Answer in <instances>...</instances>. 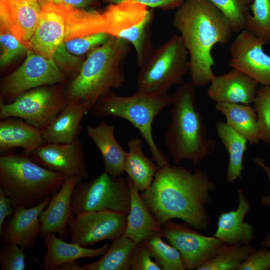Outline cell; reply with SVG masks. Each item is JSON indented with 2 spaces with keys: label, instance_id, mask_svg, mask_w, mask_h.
<instances>
[{
  "label": "cell",
  "instance_id": "cell-18",
  "mask_svg": "<svg viewBox=\"0 0 270 270\" xmlns=\"http://www.w3.org/2000/svg\"><path fill=\"white\" fill-rule=\"evenodd\" d=\"M82 179L77 176L66 177L60 188L54 194L46 210L40 216V236L58 234L64 240L69 232L68 226L72 217V198L74 189Z\"/></svg>",
  "mask_w": 270,
  "mask_h": 270
},
{
  "label": "cell",
  "instance_id": "cell-31",
  "mask_svg": "<svg viewBox=\"0 0 270 270\" xmlns=\"http://www.w3.org/2000/svg\"><path fill=\"white\" fill-rule=\"evenodd\" d=\"M249 244H226L216 256L198 270H238L242 263L254 250Z\"/></svg>",
  "mask_w": 270,
  "mask_h": 270
},
{
  "label": "cell",
  "instance_id": "cell-26",
  "mask_svg": "<svg viewBox=\"0 0 270 270\" xmlns=\"http://www.w3.org/2000/svg\"><path fill=\"white\" fill-rule=\"evenodd\" d=\"M43 238L46 253L42 268L46 270H54L62 264L78 260L80 258L102 256L110 246L108 244H106L98 248H89L75 243L66 242L54 234H48Z\"/></svg>",
  "mask_w": 270,
  "mask_h": 270
},
{
  "label": "cell",
  "instance_id": "cell-38",
  "mask_svg": "<svg viewBox=\"0 0 270 270\" xmlns=\"http://www.w3.org/2000/svg\"><path fill=\"white\" fill-rule=\"evenodd\" d=\"M8 244L0 252V267L2 270H24L25 250L15 244Z\"/></svg>",
  "mask_w": 270,
  "mask_h": 270
},
{
  "label": "cell",
  "instance_id": "cell-7",
  "mask_svg": "<svg viewBox=\"0 0 270 270\" xmlns=\"http://www.w3.org/2000/svg\"><path fill=\"white\" fill-rule=\"evenodd\" d=\"M137 91L150 93L168 92L180 84L190 71L188 52L180 35L174 34L152 53L140 67Z\"/></svg>",
  "mask_w": 270,
  "mask_h": 270
},
{
  "label": "cell",
  "instance_id": "cell-39",
  "mask_svg": "<svg viewBox=\"0 0 270 270\" xmlns=\"http://www.w3.org/2000/svg\"><path fill=\"white\" fill-rule=\"evenodd\" d=\"M132 270H162L154 261L144 242L136 244L131 259Z\"/></svg>",
  "mask_w": 270,
  "mask_h": 270
},
{
  "label": "cell",
  "instance_id": "cell-22",
  "mask_svg": "<svg viewBox=\"0 0 270 270\" xmlns=\"http://www.w3.org/2000/svg\"><path fill=\"white\" fill-rule=\"evenodd\" d=\"M238 204L235 210L222 212L218 220L214 236L228 244H249L254 238V230L244 222L250 208V203L242 190L238 192Z\"/></svg>",
  "mask_w": 270,
  "mask_h": 270
},
{
  "label": "cell",
  "instance_id": "cell-34",
  "mask_svg": "<svg viewBox=\"0 0 270 270\" xmlns=\"http://www.w3.org/2000/svg\"><path fill=\"white\" fill-rule=\"evenodd\" d=\"M228 18L234 32L246 28V20L253 0H208Z\"/></svg>",
  "mask_w": 270,
  "mask_h": 270
},
{
  "label": "cell",
  "instance_id": "cell-12",
  "mask_svg": "<svg viewBox=\"0 0 270 270\" xmlns=\"http://www.w3.org/2000/svg\"><path fill=\"white\" fill-rule=\"evenodd\" d=\"M187 224L172 220L162 227L160 236L180 252L186 269H196L216 256L226 244L214 236L202 235Z\"/></svg>",
  "mask_w": 270,
  "mask_h": 270
},
{
  "label": "cell",
  "instance_id": "cell-23",
  "mask_svg": "<svg viewBox=\"0 0 270 270\" xmlns=\"http://www.w3.org/2000/svg\"><path fill=\"white\" fill-rule=\"evenodd\" d=\"M126 179L130 192L131 202L126 228L122 237L128 238L137 244L160 234L162 226L146 206L132 181L128 177Z\"/></svg>",
  "mask_w": 270,
  "mask_h": 270
},
{
  "label": "cell",
  "instance_id": "cell-11",
  "mask_svg": "<svg viewBox=\"0 0 270 270\" xmlns=\"http://www.w3.org/2000/svg\"><path fill=\"white\" fill-rule=\"evenodd\" d=\"M66 80V76L52 58L28 50L22 64L2 80L0 104L10 103L32 89L64 84Z\"/></svg>",
  "mask_w": 270,
  "mask_h": 270
},
{
  "label": "cell",
  "instance_id": "cell-28",
  "mask_svg": "<svg viewBox=\"0 0 270 270\" xmlns=\"http://www.w3.org/2000/svg\"><path fill=\"white\" fill-rule=\"evenodd\" d=\"M215 108L226 118V123L244 136L250 145L260 141L257 114L250 104L216 102Z\"/></svg>",
  "mask_w": 270,
  "mask_h": 270
},
{
  "label": "cell",
  "instance_id": "cell-43",
  "mask_svg": "<svg viewBox=\"0 0 270 270\" xmlns=\"http://www.w3.org/2000/svg\"><path fill=\"white\" fill-rule=\"evenodd\" d=\"M14 208L11 199L0 187V230L5 220L13 214Z\"/></svg>",
  "mask_w": 270,
  "mask_h": 270
},
{
  "label": "cell",
  "instance_id": "cell-3",
  "mask_svg": "<svg viewBox=\"0 0 270 270\" xmlns=\"http://www.w3.org/2000/svg\"><path fill=\"white\" fill-rule=\"evenodd\" d=\"M192 82L181 84L172 94V120L165 135V144L174 164L184 160L196 166L214 150L216 142L207 137V130L195 102Z\"/></svg>",
  "mask_w": 270,
  "mask_h": 270
},
{
  "label": "cell",
  "instance_id": "cell-36",
  "mask_svg": "<svg viewBox=\"0 0 270 270\" xmlns=\"http://www.w3.org/2000/svg\"><path fill=\"white\" fill-rule=\"evenodd\" d=\"M0 43L1 68L9 64L16 58L27 54V46L6 29L0 28Z\"/></svg>",
  "mask_w": 270,
  "mask_h": 270
},
{
  "label": "cell",
  "instance_id": "cell-20",
  "mask_svg": "<svg viewBox=\"0 0 270 270\" xmlns=\"http://www.w3.org/2000/svg\"><path fill=\"white\" fill-rule=\"evenodd\" d=\"M207 93L216 102L250 104L255 99L259 83L241 70L232 68L216 76Z\"/></svg>",
  "mask_w": 270,
  "mask_h": 270
},
{
  "label": "cell",
  "instance_id": "cell-24",
  "mask_svg": "<svg viewBox=\"0 0 270 270\" xmlns=\"http://www.w3.org/2000/svg\"><path fill=\"white\" fill-rule=\"evenodd\" d=\"M44 142L41 131L24 120L15 117L0 120V154L18 147L23 148L22 152L28 156Z\"/></svg>",
  "mask_w": 270,
  "mask_h": 270
},
{
  "label": "cell",
  "instance_id": "cell-17",
  "mask_svg": "<svg viewBox=\"0 0 270 270\" xmlns=\"http://www.w3.org/2000/svg\"><path fill=\"white\" fill-rule=\"evenodd\" d=\"M44 2L0 0V28L10 32L27 46L38 24Z\"/></svg>",
  "mask_w": 270,
  "mask_h": 270
},
{
  "label": "cell",
  "instance_id": "cell-45",
  "mask_svg": "<svg viewBox=\"0 0 270 270\" xmlns=\"http://www.w3.org/2000/svg\"><path fill=\"white\" fill-rule=\"evenodd\" d=\"M254 161L256 166H260L266 172L270 181V167L264 164V160L262 158H256L254 159ZM260 202L262 205L270 207V194L268 196L264 197Z\"/></svg>",
  "mask_w": 270,
  "mask_h": 270
},
{
  "label": "cell",
  "instance_id": "cell-25",
  "mask_svg": "<svg viewBox=\"0 0 270 270\" xmlns=\"http://www.w3.org/2000/svg\"><path fill=\"white\" fill-rule=\"evenodd\" d=\"M114 130V125L102 121L96 126H88L86 132L101 153L105 172L112 176H118L124 172L128 152L116 140Z\"/></svg>",
  "mask_w": 270,
  "mask_h": 270
},
{
  "label": "cell",
  "instance_id": "cell-6",
  "mask_svg": "<svg viewBox=\"0 0 270 270\" xmlns=\"http://www.w3.org/2000/svg\"><path fill=\"white\" fill-rule=\"evenodd\" d=\"M172 98V94L168 92L150 94L136 91L130 96L110 92L99 98L90 112L94 116H115L130 122L148 144L152 160L158 168H163L170 164L154 140L152 124L155 118L170 104Z\"/></svg>",
  "mask_w": 270,
  "mask_h": 270
},
{
  "label": "cell",
  "instance_id": "cell-16",
  "mask_svg": "<svg viewBox=\"0 0 270 270\" xmlns=\"http://www.w3.org/2000/svg\"><path fill=\"white\" fill-rule=\"evenodd\" d=\"M268 44L244 29L230 47V66L244 72L264 86H270V56L263 50Z\"/></svg>",
  "mask_w": 270,
  "mask_h": 270
},
{
  "label": "cell",
  "instance_id": "cell-9",
  "mask_svg": "<svg viewBox=\"0 0 270 270\" xmlns=\"http://www.w3.org/2000/svg\"><path fill=\"white\" fill-rule=\"evenodd\" d=\"M130 202L126 179L104 171L94 178L77 184L72 198V217L82 212L98 211L128 215Z\"/></svg>",
  "mask_w": 270,
  "mask_h": 270
},
{
  "label": "cell",
  "instance_id": "cell-1",
  "mask_svg": "<svg viewBox=\"0 0 270 270\" xmlns=\"http://www.w3.org/2000/svg\"><path fill=\"white\" fill-rule=\"evenodd\" d=\"M214 188L206 172L170 165L158 168L150 187L140 195L162 226L168 220L179 218L202 230L208 228L206 206Z\"/></svg>",
  "mask_w": 270,
  "mask_h": 270
},
{
  "label": "cell",
  "instance_id": "cell-40",
  "mask_svg": "<svg viewBox=\"0 0 270 270\" xmlns=\"http://www.w3.org/2000/svg\"><path fill=\"white\" fill-rule=\"evenodd\" d=\"M52 58L58 66L62 67L68 72H80L84 62L70 53L64 43L61 44L54 52Z\"/></svg>",
  "mask_w": 270,
  "mask_h": 270
},
{
  "label": "cell",
  "instance_id": "cell-13",
  "mask_svg": "<svg viewBox=\"0 0 270 270\" xmlns=\"http://www.w3.org/2000/svg\"><path fill=\"white\" fill-rule=\"evenodd\" d=\"M127 215L108 211L85 212L72 218L68 223L70 242L88 247L96 243L122 237Z\"/></svg>",
  "mask_w": 270,
  "mask_h": 270
},
{
  "label": "cell",
  "instance_id": "cell-35",
  "mask_svg": "<svg viewBox=\"0 0 270 270\" xmlns=\"http://www.w3.org/2000/svg\"><path fill=\"white\" fill-rule=\"evenodd\" d=\"M254 103L260 140L270 144V86H262L258 88Z\"/></svg>",
  "mask_w": 270,
  "mask_h": 270
},
{
  "label": "cell",
  "instance_id": "cell-4",
  "mask_svg": "<svg viewBox=\"0 0 270 270\" xmlns=\"http://www.w3.org/2000/svg\"><path fill=\"white\" fill-rule=\"evenodd\" d=\"M130 44L110 36L89 52L77 76L66 90L67 102L80 101L92 106L112 88H120L126 80L124 64Z\"/></svg>",
  "mask_w": 270,
  "mask_h": 270
},
{
  "label": "cell",
  "instance_id": "cell-14",
  "mask_svg": "<svg viewBox=\"0 0 270 270\" xmlns=\"http://www.w3.org/2000/svg\"><path fill=\"white\" fill-rule=\"evenodd\" d=\"M28 156L39 165L66 177L89 178L84 146L78 136L70 143L44 142Z\"/></svg>",
  "mask_w": 270,
  "mask_h": 270
},
{
  "label": "cell",
  "instance_id": "cell-8",
  "mask_svg": "<svg viewBox=\"0 0 270 270\" xmlns=\"http://www.w3.org/2000/svg\"><path fill=\"white\" fill-rule=\"evenodd\" d=\"M106 32L131 44L141 67L152 51L150 28L153 18L150 8L132 0L111 3L102 12Z\"/></svg>",
  "mask_w": 270,
  "mask_h": 270
},
{
  "label": "cell",
  "instance_id": "cell-21",
  "mask_svg": "<svg viewBox=\"0 0 270 270\" xmlns=\"http://www.w3.org/2000/svg\"><path fill=\"white\" fill-rule=\"evenodd\" d=\"M92 104L80 101L68 102L64 108L41 131L46 142L70 143L78 136L80 122Z\"/></svg>",
  "mask_w": 270,
  "mask_h": 270
},
{
  "label": "cell",
  "instance_id": "cell-33",
  "mask_svg": "<svg viewBox=\"0 0 270 270\" xmlns=\"http://www.w3.org/2000/svg\"><path fill=\"white\" fill-rule=\"evenodd\" d=\"M250 10L252 14L246 16L245 29L270 42V0H253Z\"/></svg>",
  "mask_w": 270,
  "mask_h": 270
},
{
  "label": "cell",
  "instance_id": "cell-42",
  "mask_svg": "<svg viewBox=\"0 0 270 270\" xmlns=\"http://www.w3.org/2000/svg\"><path fill=\"white\" fill-rule=\"evenodd\" d=\"M124 0H108L111 3H118ZM150 8H156L162 10L178 8L185 0H132Z\"/></svg>",
  "mask_w": 270,
  "mask_h": 270
},
{
  "label": "cell",
  "instance_id": "cell-10",
  "mask_svg": "<svg viewBox=\"0 0 270 270\" xmlns=\"http://www.w3.org/2000/svg\"><path fill=\"white\" fill-rule=\"evenodd\" d=\"M52 85L39 86L19 96L9 104H0V118L15 117L24 120L42 131L62 111L67 103L66 91Z\"/></svg>",
  "mask_w": 270,
  "mask_h": 270
},
{
  "label": "cell",
  "instance_id": "cell-48",
  "mask_svg": "<svg viewBox=\"0 0 270 270\" xmlns=\"http://www.w3.org/2000/svg\"></svg>",
  "mask_w": 270,
  "mask_h": 270
},
{
  "label": "cell",
  "instance_id": "cell-15",
  "mask_svg": "<svg viewBox=\"0 0 270 270\" xmlns=\"http://www.w3.org/2000/svg\"><path fill=\"white\" fill-rule=\"evenodd\" d=\"M72 8L44 1L28 49L52 58L57 48L66 40Z\"/></svg>",
  "mask_w": 270,
  "mask_h": 270
},
{
  "label": "cell",
  "instance_id": "cell-5",
  "mask_svg": "<svg viewBox=\"0 0 270 270\" xmlns=\"http://www.w3.org/2000/svg\"><path fill=\"white\" fill-rule=\"evenodd\" d=\"M66 178L36 163L23 152L0 154V187L14 208L38 205L57 192Z\"/></svg>",
  "mask_w": 270,
  "mask_h": 270
},
{
  "label": "cell",
  "instance_id": "cell-41",
  "mask_svg": "<svg viewBox=\"0 0 270 270\" xmlns=\"http://www.w3.org/2000/svg\"><path fill=\"white\" fill-rule=\"evenodd\" d=\"M270 270V250L264 248L255 250L240 264L238 270Z\"/></svg>",
  "mask_w": 270,
  "mask_h": 270
},
{
  "label": "cell",
  "instance_id": "cell-32",
  "mask_svg": "<svg viewBox=\"0 0 270 270\" xmlns=\"http://www.w3.org/2000/svg\"><path fill=\"white\" fill-rule=\"evenodd\" d=\"M160 234L154 236L144 241L151 256L163 270H184L179 251L163 241Z\"/></svg>",
  "mask_w": 270,
  "mask_h": 270
},
{
  "label": "cell",
  "instance_id": "cell-30",
  "mask_svg": "<svg viewBox=\"0 0 270 270\" xmlns=\"http://www.w3.org/2000/svg\"><path fill=\"white\" fill-rule=\"evenodd\" d=\"M128 238L120 237L112 240L108 250L98 260L82 266L83 270H128L136 245Z\"/></svg>",
  "mask_w": 270,
  "mask_h": 270
},
{
  "label": "cell",
  "instance_id": "cell-37",
  "mask_svg": "<svg viewBox=\"0 0 270 270\" xmlns=\"http://www.w3.org/2000/svg\"><path fill=\"white\" fill-rule=\"evenodd\" d=\"M110 36L101 32L76 37L64 42L66 49L74 55H82L104 44Z\"/></svg>",
  "mask_w": 270,
  "mask_h": 270
},
{
  "label": "cell",
  "instance_id": "cell-19",
  "mask_svg": "<svg viewBox=\"0 0 270 270\" xmlns=\"http://www.w3.org/2000/svg\"><path fill=\"white\" fill-rule=\"evenodd\" d=\"M50 199L48 197L30 208H14L13 214L5 220L0 230L2 242L16 244L24 250L30 248L40 234V214L47 206Z\"/></svg>",
  "mask_w": 270,
  "mask_h": 270
},
{
  "label": "cell",
  "instance_id": "cell-47",
  "mask_svg": "<svg viewBox=\"0 0 270 270\" xmlns=\"http://www.w3.org/2000/svg\"><path fill=\"white\" fill-rule=\"evenodd\" d=\"M262 244L270 248V234L265 237L262 242Z\"/></svg>",
  "mask_w": 270,
  "mask_h": 270
},
{
  "label": "cell",
  "instance_id": "cell-2",
  "mask_svg": "<svg viewBox=\"0 0 270 270\" xmlns=\"http://www.w3.org/2000/svg\"><path fill=\"white\" fill-rule=\"evenodd\" d=\"M172 24L180 33L190 58L191 82L195 87L216 77L212 51L228 42L234 32L226 17L208 0H185L177 8Z\"/></svg>",
  "mask_w": 270,
  "mask_h": 270
},
{
  "label": "cell",
  "instance_id": "cell-44",
  "mask_svg": "<svg viewBox=\"0 0 270 270\" xmlns=\"http://www.w3.org/2000/svg\"><path fill=\"white\" fill-rule=\"evenodd\" d=\"M56 4L82 9L94 5L98 0H44Z\"/></svg>",
  "mask_w": 270,
  "mask_h": 270
},
{
  "label": "cell",
  "instance_id": "cell-27",
  "mask_svg": "<svg viewBox=\"0 0 270 270\" xmlns=\"http://www.w3.org/2000/svg\"><path fill=\"white\" fill-rule=\"evenodd\" d=\"M127 144L129 150L124 162V172L138 190L142 192L152 184L158 166L145 155L142 139L132 138Z\"/></svg>",
  "mask_w": 270,
  "mask_h": 270
},
{
  "label": "cell",
  "instance_id": "cell-29",
  "mask_svg": "<svg viewBox=\"0 0 270 270\" xmlns=\"http://www.w3.org/2000/svg\"><path fill=\"white\" fill-rule=\"evenodd\" d=\"M216 128L219 138L229 154L226 180L228 182L232 184L242 176L244 170L243 160L248 142L244 136L226 122H218Z\"/></svg>",
  "mask_w": 270,
  "mask_h": 270
},
{
  "label": "cell",
  "instance_id": "cell-46",
  "mask_svg": "<svg viewBox=\"0 0 270 270\" xmlns=\"http://www.w3.org/2000/svg\"><path fill=\"white\" fill-rule=\"evenodd\" d=\"M54 270H83L78 260L68 262L57 266Z\"/></svg>",
  "mask_w": 270,
  "mask_h": 270
}]
</instances>
